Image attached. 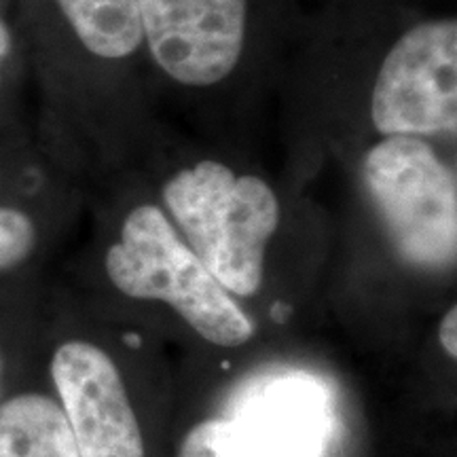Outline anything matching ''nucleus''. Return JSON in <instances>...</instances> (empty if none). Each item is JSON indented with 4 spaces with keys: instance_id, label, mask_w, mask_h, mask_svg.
<instances>
[{
    "instance_id": "f257e3e1",
    "label": "nucleus",
    "mask_w": 457,
    "mask_h": 457,
    "mask_svg": "<svg viewBox=\"0 0 457 457\" xmlns=\"http://www.w3.org/2000/svg\"><path fill=\"white\" fill-rule=\"evenodd\" d=\"M163 212L205 270L233 296L259 293L279 199L261 176L216 157L176 168L162 187Z\"/></svg>"
},
{
    "instance_id": "f03ea898",
    "label": "nucleus",
    "mask_w": 457,
    "mask_h": 457,
    "mask_svg": "<svg viewBox=\"0 0 457 457\" xmlns=\"http://www.w3.org/2000/svg\"><path fill=\"white\" fill-rule=\"evenodd\" d=\"M106 276L125 296L162 301L205 341L237 347L253 337V320L188 248L155 204L131 208L104 256Z\"/></svg>"
},
{
    "instance_id": "7ed1b4c3",
    "label": "nucleus",
    "mask_w": 457,
    "mask_h": 457,
    "mask_svg": "<svg viewBox=\"0 0 457 457\" xmlns=\"http://www.w3.org/2000/svg\"><path fill=\"white\" fill-rule=\"evenodd\" d=\"M441 145L377 136L360 155L364 191L398 256L430 271L453 270L457 256V179Z\"/></svg>"
},
{
    "instance_id": "20e7f679",
    "label": "nucleus",
    "mask_w": 457,
    "mask_h": 457,
    "mask_svg": "<svg viewBox=\"0 0 457 457\" xmlns=\"http://www.w3.org/2000/svg\"><path fill=\"white\" fill-rule=\"evenodd\" d=\"M370 136H457V20L417 17L387 43L367 89Z\"/></svg>"
},
{
    "instance_id": "39448f33",
    "label": "nucleus",
    "mask_w": 457,
    "mask_h": 457,
    "mask_svg": "<svg viewBox=\"0 0 457 457\" xmlns=\"http://www.w3.org/2000/svg\"><path fill=\"white\" fill-rule=\"evenodd\" d=\"M262 0H140L145 66L182 94L237 83L253 55Z\"/></svg>"
},
{
    "instance_id": "423d86ee",
    "label": "nucleus",
    "mask_w": 457,
    "mask_h": 457,
    "mask_svg": "<svg viewBox=\"0 0 457 457\" xmlns=\"http://www.w3.org/2000/svg\"><path fill=\"white\" fill-rule=\"evenodd\" d=\"M51 377L79 455L145 457L128 390L106 352L87 341H68L54 353Z\"/></svg>"
},
{
    "instance_id": "0eeeda50",
    "label": "nucleus",
    "mask_w": 457,
    "mask_h": 457,
    "mask_svg": "<svg viewBox=\"0 0 457 457\" xmlns=\"http://www.w3.org/2000/svg\"><path fill=\"white\" fill-rule=\"evenodd\" d=\"M236 420L265 438L282 457H324L333 436L330 394L310 375L265 377L239 392Z\"/></svg>"
},
{
    "instance_id": "6e6552de",
    "label": "nucleus",
    "mask_w": 457,
    "mask_h": 457,
    "mask_svg": "<svg viewBox=\"0 0 457 457\" xmlns=\"http://www.w3.org/2000/svg\"><path fill=\"white\" fill-rule=\"evenodd\" d=\"M62 20L79 47L98 66L121 71L128 79L145 66L140 0H55Z\"/></svg>"
},
{
    "instance_id": "1a4fd4ad",
    "label": "nucleus",
    "mask_w": 457,
    "mask_h": 457,
    "mask_svg": "<svg viewBox=\"0 0 457 457\" xmlns=\"http://www.w3.org/2000/svg\"><path fill=\"white\" fill-rule=\"evenodd\" d=\"M0 457H81L60 404L20 394L0 407Z\"/></svg>"
},
{
    "instance_id": "9d476101",
    "label": "nucleus",
    "mask_w": 457,
    "mask_h": 457,
    "mask_svg": "<svg viewBox=\"0 0 457 457\" xmlns=\"http://www.w3.org/2000/svg\"><path fill=\"white\" fill-rule=\"evenodd\" d=\"M179 457H282L265 438L236 417L208 420L193 428Z\"/></svg>"
},
{
    "instance_id": "9b49d317",
    "label": "nucleus",
    "mask_w": 457,
    "mask_h": 457,
    "mask_svg": "<svg viewBox=\"0 0 457 457\" xmlns=\"http://www.w3.org/2000/svg\"><path fill=\"white\" fill-rule=\"evenodd\" d=\"M37 237V225L24 210L0 205V271L21 265L32 254Z\"/></svg>"
},
{
    "instance_id": "f8f14e48",
    "label": "nucleus",
    "mask_w": 457,
    "mask_h": 457,
    "mask_svg": "<svg viewBox=\"0 0 457 457\" xmlns=\"http://www.w3.org/2000/svg\"><path fill=\"white\" fill-rule=\"evenodd\" d=\"M438 337H441L443 350L447 352L449 358H457V307L445 313L441 328H438Z\"/></svg>"
},
{
    "instance_id": "ddd939ff",
    "label": "nucleus",
    "mask_w": 457,
    "mask_h": 457,
    "mask_svg": "<svg viewBox=\"0 0 457 457\" xmlns=\"http://www.w3.org/2000/svg\"><path fill=\"white\" fill-rule=\"evenodd\" d=\"M11 51H13V32H11L4 17H0V81H3V68L4 62L9 60Z\"/></svg>"
}]
</instances>
